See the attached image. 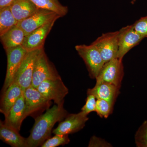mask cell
<instances>
[{
    "label": "cell",
    "mask_w": 147,
    "mask_h": 147,
    "mask_svg": "<svg viewBox=\"0 0 147 147\" xmlns=\"http://www.w3.org/2000/svg\"><path fill=\"white\" fill-rule=\"evenodd\" d=\"M68 115L63 105H53L42 115L35 119L34 125L27 139L28 147H37L50 138L53 127Z\"/></svg>",
    "instance_id": "obj_1"
},
{
    "label": "cell",
    "mask_w": 147,
    "mask_h": 147,
    "mask_svg": "<svg viewBox=\"0 0 147 147\" xmlns=\"http://www.w3.org/2000/svg\"><path fill=\"white\" fill-rule=\"evenodd\" d=\"M42 49L27 52L15 74L13 83L19 85L24 92L32 86L35 64Z\"/></svg>",
    "instance_id": "obj_2"
},
{
    "label": "cell",
    "mask_w": 147,
    "mask_h": 147,
    "mask_svg": "<svg viewBox=\"0 0 147 147\" xmlns=\"http://www.w3.org/2000/svg\"><path fill=\"white\" fill-rule=\"evenodd\" d=\"M75 48L86 64L90 77L96 79L105 64L99 51L92 44L77 45Z\"/></svg>",
    "instance_id": "obj_3"
},
{
    "label": "cell",
    "mask_w": 147,
    "mask_h": 147,
    "mask_svg": "<svg viewBox=\"0 0 147 147\" xmlns=\"http://www.w3.org/2000/svg\"><path fill=\"white\" fill-rule=\"evenodd\" d=\"M61 78L54 65L48 59L44 49L37 58L34 70L32 86L36 88L43 81Z\"/></svg>",
    "instance_id": "obj_4"
},
{
    "label": "cell",
    "mask_w": 147,
    "mask_h": 147,
    "mask_svg": "<svg viewBox=\"0 0 147 147\" xmlns=\"http://www.w3.org/2000/svg\"><path fill=\"white\" fill-rule=\"evenodd\" d=\"M37 89L47 100L50 101L53 100L58 105H63L65 97L69 92L61 77L45 80Z\"/></svg>",
    "instance_id": "obj_5"
},
{
    "label": "cell",
    "mask_w": 147,
    "mask_h": 147,
    "mask_svg": "<svg viewBox=\"0 0 147 147\" xmlns=\"http://www.w3.org/2000/svg\"><path fill=\"white\" fill-rule=\"evenodd\" d=\"M119 31L102 34L92 44L99 51L105 63L117 58Z\"/></svg>",
    "instance_id": "obj_6"
},
{
    "label": "cell",
    "mask_w": 147,
    "mask_h": 147,
    "mask_svg": "<svg viewBox=\"0 0 147 147\" xmlns=\"http://www.w3.org/2000/svg\"><path fill=\"white\" fill-rule=\"evenodd\" d=\"M123 74L122 61L115 58L104 64L96 79V84L109 83L120 88Z\"/></svg>",
    "instance_id": "obj_7"
},
{
    "label": "cell",
    "mask_w": 147,
    "mask_h": 147,
    "mask_svg": "<svg viewBox=\"0 0 147 147\" xmlns=\"http://www.w3.org/2000/svg\"><path fill=\"white\" fill-rule=\"evenodd\" d=\"M60 18L59 15L52 11L38 8L31 16L18 21L17 26L23 29L27 35L43 25Z\"/></svg>",
    "instance_id": "obj_8"
},
{
    "label": "cell",
    "mask_w": 147,
    "mask_h": 147,
    "mask_svg": "<svg viewBox=\"0 0 147 147\" xmlns=\"http://www.w3.org/2000/svg\"><path fill=\"white\" fill-rule=\"evenodd\" d=\"M5 50L7 56V67L2 88L3 92L13 83L16 71L27 53V50L22 45Z\"/></svg>",
    "instance_id": "obj_9"
},
{
    "label": "cell",
    "mask_w": 147,
    "mask_h": 147,
    "mask_svg": "<svg viewBox=\"0 0 147 147\" xmlns=\"http://www.w3.org/2000/svg\"><path fill=\"white\" fill-rule=\"evenodd\" d=\"M119 32L117 58L122 61L125 55L132 48L138 45L144 38L134 30L132 25L123 27Z\"/></svg>",
    "instance_id": "obj_10"
},
{
    "label": "cell",
    "mask_w": 147,
    "mask_h": 147,
    "mask_svg": "<svg viewBox=\"0 0 147 147\" xmlns=\"http://www.w3.org/2000/svg\"><path fill=\"white\" fill-rule=\"evenodd\" d=\"M88 119V115L82 112L77 114H68L64 120L60 122L58 126L53 129V133L68 135L75 133L84 128Z\"/></svg>",
    "instance_id": "obj_11"
},
{
    "label": "cell",
    "mask_w": 147,
    "mask_h": 147,
    "mask_svg": "<svg viewBox=\"0 0 147 147\" xmlns=\"http://www.w3.org/2000/svg\"><path fill=\"white\" fill-rule=\"evenodd\" d=\"M57 20L56 19L53 20L27 35L22 46L27 52L44 48L46 37L51 31Z\"/></svg>",
    "instance_id": "obj_12"
},
{
    "label": "cell",
    "mask_w": 147,
    "mask_h": 147,
    "mask_svg": "<svg viewBox=\"0 0 147 147\" xmlns=\"http://www.w3.org/2000/svg\"><path fill=\"white\" fill-rule=\"evenodd\" d=\"M24 95L26 118L38 110L47 107L50 102L37 89L32 86L25 90Z\"/></svg>",
    "instance_id": "obj_13"
},
{
    "label": "cell",
    "mask_w": 147,
    "mask_h": 147,
    "mask_svg": "<svg viewBox=\"0 0 147 147\" xmlns=\"http://www.w3.org/2000/svg\"><path fill=\"white\" fill-rule=\"evenodd\" d=\"M4 123L19 131L25 117V101L24 92L5 116Z\"/></svg>",
    "instance_id": "obj_14"
},
{
    "label": "cell",
    "mask_w": 147,
    "mask_h": 147,
    "mask_svg": "<svg viewBox=\"0 0 147 147\" xmlns=\"http://www.w3.org/2000/svg\"><path fill=\"white\" fill-rule=\"evenodd\" d=\"M120 88L113 84L102 82L96 84L92 88L88 89L87 94H93L97 99H104L114 104Z\"/></svg>",
    "instance_id": "obj_15"
},
{
    "label": "cell",
    "mask_w": 147,
    "mask_h": 147,
    "mask_svg": "<svg viewBox=\"0 0 147 147\" xmlns=\"http://www.w3.org/2000/svg\"><path fill=\"white\" fill-rule=\"evenodd\" d=\"M0 139L11 147H28L27 139L22 137L19 131L1 121L0 122Z\"/></svg>",
    "instance_id": "obj_16"
},
{
    "label": "cell",
    "mask_w": 147,
    "mask_h": 147,
    "mask_svg": "<svg viewBox=\"0 0 147 147\" xmlns=\"http://www.w3.org/2000/svg\"><path fill=\"white\" fill-rule=\"evenodd\" d=\"M24 92L22 88L18 84L13 83L3 92L1 101L0 112L5 116L14 105L15 102Z\"/></svg>",
    "instance_id": "obj_17"
},
{
    "label": "cell",
    "mask_w": 147,
    "mask_h": 147,
    "mask_svg": "<svg viewBox=\"0 0 147 147\" xmlns=\"http://www.w3.org/2000/svg\"><path fill=\"white\" fill-rule=\"evenodd\" d=\"M9 6L18 22L31 16L38 9L30 0H14Z\"/></svg>",
    "instance_id": "obj_18"
},
{
    "label": "cell",
    "mask_w": 147,
    "mask_h": 147,
    "mask_svg": "<svg viewBox=\"0 0 147 147\" xmlns=\"http://www.w3.org/2000/svg\"><path fill=\"white\" fill-rule=\"evenodd\" d=\"M26 36L23 29L16 25L0 37L4 48L6 50L22 45Z\"/></svg>",
    "instance_id": "obj_19"
},
{
    "label": "cell",
    "mask_w": 147,
    "mask_h": 147,
    "mask_svg": "<svg viewBox=\"0 0 147 147\" xmlns=\"http://www.w3.org/2000/svg\"><path fill=\"white\" fill-rule=\"evenodd\" d=\"M38 8L54 11L61 17L65 16L68 11L67 6L63 5L59 0H30Z\"/></svg>",
    "instance_id": "obj_20"
},
{
    "label": "cell",
    "mask_w": 147,
    "mask_h": 147,
    "mask_svg": "<svg viewBox=\"0 0 147 147\" xmlns=\"http://www.w3.org/2000/svg\"><path fill=\"white\" fill-rule=\"evenodd\" d=\"M18 22L12 14L9 5L0 8V36L17 25Z\"/></svg>",
    "instance_id": "obj_21"
},
{
    "label": "cell",
    "mask_w": 147,
    "mask_h": 147,
    "mask_svg": "<svg viewBox=\"0 0 147 147\" xmlns=\"http://www.w3.org/2000/svg\"><path fill=\"white\" fill-rule=\"evenodd\" d=\"M114 104L104 99L96 100V112L101 118H107L113 111Z\"/></svg>",
    "instance_id": "obj_22"
},
{
    "label": "cell",
    "mask_w": 147,
    "mask_h": 147,
    "mask_svg": "<svg viewBox=\"0 0 147 147\" xmlns=\"http://www.w3.org/2000/svg\"><path fill=\"white\" fill-rule=\"evenodd\" d=\"M70 142L68 135L55 134V136L46 140L41 147H56L67 144Z\"/></svg>",
    "instance_id": "obj_23"
},
{
    "label": "cell",
    "mask_w": 147,
    "mask_h": 147,
    "mask_svg": "<svg viewBox=\"0 0 147 147\" xmlns=\"http://www.w3.org/2000/svg\"><path fill=\"white\" fill-rule=\"evenodd\" d=\"M135 141L137 147H147V120L145 121L137 130Z\"/></svg>",
    "instance_id": "obj_24"
},
{
    "label": "cell",
    "mask_w": 147,
    "mask_h": 147,
    "mask_svg": "<svg viewBox=\"0 0 147 147\" xmlns=\"http://www.w3.org/2000/svg\"><path fill=\"white\" fill-rule=\"evenodd\" d=\"M86 103L82 107L81 112L88 115L89 113L96 112V99L94 95L92 94H87Z\"/></svg>",
    "instance_id": "obj_25"
},
{
    "label": "cell",
    "mask_w": 147,
    "mask_h": 147,
    "mask_svg": "<svg viewBox=\"0 0 147 147\" xmlns=\"http://www.w3.org/2000/svg\"><path fill=\"white\" fill-rule=\"evenodd\" d=\"M132 26L134 30L144 38H147V16L140 18Z\"/></svg>",
    "instance_id": "obj_26"
},
{
    "label": "cell",
    "mask_w": 147,
    "mask_h": 147,
    "mask_svg": "<svg viewBox=\"0 0 147 147\" xmlns=\"http://www.w3.org/2000/svg\"><path fill=\"white\" fill-rule=\"evenodd\" d=\"M88 147H112V146L110 143L106 142L104 139L93 136L90 139Z\"/></svg>",
    "instance_id": "obj_27"
},
{
    "label": "cell",
    "mask_w": 147,
    "mask_h": 147,
    "mask_svg": "<svg viewBox=\"0 0 147 147\" xmlns=\"http://www.w3.org/2000/svg\"><path fill=\"white\" fill-rule=\"evenodd\" d=\"M14 0H0V8L10 5Z\"/></svg>",
    "instance_id": "obj_28"
}]
</instances>
